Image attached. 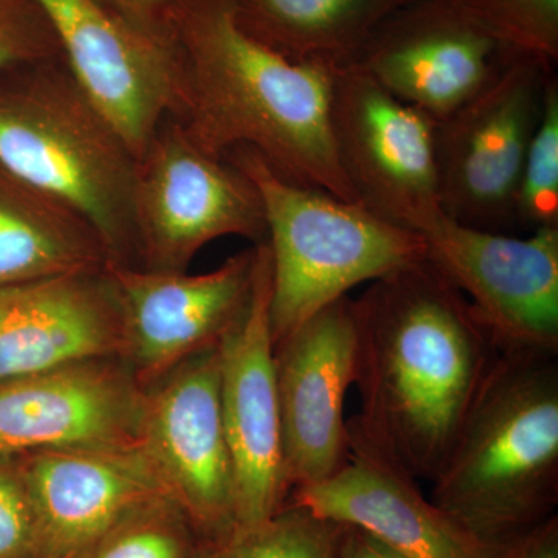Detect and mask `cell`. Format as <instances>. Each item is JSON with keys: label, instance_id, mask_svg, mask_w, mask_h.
Listing matches in <instances>:
<instances>
[{"label": "cell", "instance_id": "1", "mask_svg": "<svg viewBox=\"0 0 558 558\" xmlns=\"http://www.w3.org/2000/svg\"><path fill=\"white\" fill-rule=\"evenodd\" d=\"M354 311L360 413L349 421L414 478L433 481L501 348L427 256L369 282Z\"/></svg>", "mask_w": 558, "mask_h": 558}, {"label": "cell", "instance_id": "2", "mask_svg": "<svg viewBox=\"0 0 558 558\" xmlns=\"http://www.w3.org/2000/svg\"><path fill=\"white\" fill-rule=\"evenodd\" d=\"M180 73L178 119L205 153L256 150L300 185L359 202L330 130L333 70L282 57L241 27L236 0H179L161 25Z\"/></svg>", "mask_w": 558, "mask_h": 558}, {"label": "cell", "instance_id": "3", "mask_svg": "<svg viewBox=\"0 0 558 558\" xmlns=\"http://www.w3.org/2000/svg\"><path fill=\"white\" fill-rule=\"evenodd\" d=\"M432 498L501 548L557 515L558 352L501 349Z\"/></svg>", "mask_w": 558, "mask_h": 558}, {"label": "cell", "instance_id": "4", "mask_svg": "<svg viewBox=\"0 0 558 558\" xmlns=\"http://www.w3.org/2000/svg\"><path fill=\"white\" fill-rule=\"evenodd\" d=\"M0 168L78 213L135 267L138 159L62 58L0 75Z\"/></svg>", "mask_w": 558, "mask_h": 558}, {"label": "cell", "instance_id": "5", "mask_svg": "<svg viewBox=\"0 0 558 558\" xmlns=\"http://www.w3.org/2000/svg\"><path fill=\"white\" fill-rule=\"evenodd\" d=\"M226 159L255 183L263 202L274 344L349 290L425 258L414 231L359 202L286 179L256 150L236 148Z\"/></svg>", "mask_w": 558, "mask_h": 558}, {"label": "cell", "instance_id": "6", "mask_svg": "<svg viewBox=\"0 0 558 558\" xmlns=\"http://www.w3.org/2000/svg\"><path fill=\"white\" fill-rule=\"evenodd\" d=\"M135 233L142 269L185 271L209 242L241 236L259 244L267 226L247 174L205 153L168 117L138 160Z\"/></svg>", "mask_w": 558, "mask_h": 558}, {"label": "cell", "instance_id": "7", "mask_svg": "<svg viewBox=\"0 0 558 558\" xmlns=\"http://www.w3.org/2000/svg\"><path fill=\"white\" fill-rule=\"evenodd\" d=\"M556 68L513 54L486 86L436 123L440 209L476 229H517L521 167Z\"/></svg>", "mask_w": 558, "mask_h": 558}, {"label": "cell", "instance_id": "8", "mask_svg": "<svg viewBox=\"0 0 558 558\" xmlns=\"http://www.w3.org/2000/svg\"><path fill=\"white\" fill-rule=\"evenodd\" d=\"M62 61L140 160L154 134L180 110L178 58L167 33L102 0H33Z\"/></svg>", "mask_w": 558, "mask_h": 558}, {"label": "cell", "instance_id": "9", "mask_svg": "<svg viewBox=\"0 0 558 558\" xmlns=\"http://www.w3.org/2000/svg\"><path fill=\"white\" fill-rule=\"evenodd\" d=\"M330 130L341 170L359 204L418 233L440 209L436 121L380 86L363 70H336Z\"/></svg>", "mask_w": 558, "mask_h": 558}, {"label": "cell", "instance_id": "10", "mask_svg": "<svg viewBox=\"0 0 558 558\" xmlns=\"http://www.w3.org/2000/svg\"><path fill=\"white\" fill-rule=\"evenodd\" d=\"M417 234L425 256L464 293L499 348L558 352V227L513 236L439 213Z\"/></svg>", "mask_w": 558, "mask_h": 558}, {"label": "cell", "instance_id": "11", "mask_svg": "<svg viewBox=\"0 0 558 558\" xmlns=\"http://www.w3.org/2000/svg\"><path fill=\"white\" fill-rule=\"evenodd\" d=\"M256 248L247 306L218 344L220 411L233 459L236 529L269 520L292 494L270 330V252L266 241Z\"/></svg>", "mask_w": 558, "mask_h": 558}, {"label": "cell", "instance_id": "12", "mask_svg": "<svg viewBox=\"0 0 558 558\" xmlns=\"http://www.w3.org/2000/svg\"><path fill=\"white\" fill-rule=\"evenodd\" d=\"M140 447L172 501L223 545L236 529V486L220 411L218 347L146 391Z\"/></svg>", "mask_w": 558, "mask_h": 558}, {"label": "cell", "instance_id": "13", "mask_svg": "<svg viewBox=\"0 0 558 558\" xmlns=\"http://www.w3.org/2000/svg\"><path fill=\"white\" fill-rule=\"evenodd\" d=\"M256 259L255 244L202 275L109 264L123 319V360L142 388L218 347L247 306Z\"/></svg>", "mask_w": 558, "mask_h": 558}, {"label": "cell", "instance_id": "14", "mask_svg": "<svg viewBox=\"0 0 558 558\" xmlns=\"http://www.w3.org/2000/svg\"><path fill=\"white\" fill-rule=\"evenodd\" d=\"M146 391L120 357L0 381V457L138 449Z\"/></svg>", "mask_w": 558, "mask_h": 558}, {"label": "cell", "instance_id": "15", "mask_svg": "<svg viewBox=\"0 0 558 558\" xmlns=\"http://www.w3.org/2000/svg\"><path fill=\"white\" fill-rule=\"evenodd\" d=\"M286 469L292 492L349 459L344 402L357 377L354 299L343 296L274 344Z\"/></svg>", "mask_w": 558, "mask_h": 558}, {"label": "cell", "instance_id": "16", "mask_svg": "<svg viewBox=\"0 0 558 558\" xmlns=\"http://www.w3.org/2000/svg\"><path fill=\"white\" fill-rule=\"evenodd\" d=\"M513 54L453 0H417L385 21L352 65L439 123Z\"/></svg>", "mask_w": 558, "mask_h": 558}, {"label": "cell", "instance_id": "17", "mask_svg": "<svg viewBox=\"0 0 558 558\" xmlns=\"http://www.w3.org/2000/svg\"><path fill=\"white\" fill-rule=\"evenodd\" d=\"M349 459L330 478L296 487L289 502L357 527L402 558H495L487 545L427 498L418 480L348 421ZM502 548V546H501Z\"/></svg>", "mask_w": 558, "mask_h": 558}, {"label": "cell", "instance_id": "18", "mask_svg": "<svg viewBox=\"0 0 558 558\" xmlns=\"http://www.w3.org/2000/svg\"><path fill=\"white\" fill-rule=\"evenodd\" d=\"M20 458L40 558L78 556L135 513L171 499L142 447L43 450Z\"/></svg>", "mask_w": 558, "mask_h": 558}, {"label": "cell", "instance_id": "19", "mask_svg": "<svg viewBox=\"0 0 558 558\" xmlns=\"http://www.w3.org/2000/svg\"><path fill=\"white\" fill-rule=\"evenodd\" d=\"M123 352L108 270L0 289V381L81 360L123 359Z\"/></svg>", "mask_w": 558, "mask_h": 558}, {"label": "cell", "instance_id": "20", "mask_svg": "<svg viewBox=\"0 0 558 558\" xmlns=\"http://www.w3.org/2000/svg\"><path fill=\"white\" fill-rule=\"evenodd\" d=\"M109 264L86 219L0 168V289L97 274Z\"/></svg>", "mask_w": 558, "mask_h": 558}, {"label": "cell", "instance_id": "21", "mask_svg": "<svg viewBox=\"0 0 558 558\" xmlns=\"http://www.w3.org/2000/svg\"><path fill=\"white\" fill-rule=\"evenodd\" d=\"M417 0H236L241 27L289 60L329 70L357 61L377 28Z\"/></svg>", "mask_w": 558, "mask_h": 558}, {"label": "cell", "instance_id": "22", "mask_svg": "<svg viewBox=\"0 0 558 558\" xmlns=\"http://www.w3.org/2000/svg\"><path fill=\"white\" fill-rule=\"evenodd\" d=\"M344 526L288 502L269 520L234 529L223 558H339Z\"/></svg>", "mask_w": 558, "mask_h": 558}, {"label": "cell", "instance_id": "23", "mask_svg": "<svg viewBox=\"0 0 558 558\" xmlns=\"http://www.w3.org/2000/svg\"><path fill=\"white\" fill-rule=\"evenodd\" d=\"M515 220L520 229L558 227V81L546 84L545 100L534 135L529 142L519 189Z\"/></svg>", "mask_w": 558, "mask_h": 558}, {"label": "cell", "instance_id": "24", "mask_svg": "<svg viewBox=\"0 0 558 558\" xmlns=\"http://www.w3.org/2000/svg\"><path fill=\"white\" fill-rule=\"evenodd\" d=\"M510 53L556 68L558 0H453Z\"/></svg>", "mask_w": 558, "mask_h": 558}, {"label": "cell", "instance_id": "25", "mask_svg": "<svg viewBox=\"0 0 558 558\" xmlns=\"http://www.w3.org/2000/svg\"><path fill=\"white\" fill-rule=\"evenodd\" d=\"M189 517L161 499L102 535L73 558H190Z\"/></svg>", "mask_w": 558, "mask_h": 558}, {"label": "cell", "instance_id": "26", "mask_svg": "<svg viewBox=\"0 0 558 558\" xmlns=\"http://www.w3.org/2000/svg\"><path fill=\"white\" fill-rule=\"evenodd\" d=\"M57 58L60 46L33 0H0V75Z\"/></svg>", "mask_w": 558, "mask_h": 558}, {"label": "cell", "instance_id": "27", "mask_svg": "<svg viewBox=\"0 0 558 558\" xmlns=\"http://www.w3.org/2000/svg\"><path fill=\"white\" fill-rule=\"evenodd\" d=\"M0 558H40L35 510L13 457H0Z\"/></svg>", "mask_w": 558, "mask_h": 558}, {"label": "cell", "instance_id": "28", "mask_svg": "<svg viewBox=\"0 0 558 558\" xmlns=\"http://www.w3.org/2000/svg\"><path fill=\"white\" fill-rule=\"evenodd\" d=\"M495 558H558L557 515L499 548Z\"/></svg>", "mask_w": 558, "mask_h": 558}, {"label": "cell", "instance_id": "29", "mask_svg": "<svg viewBox=\"0 0 558 558\" xmlns=\"http://www.w3.org/2000/svg\"><path fill=\"white\" fill-rule=\"evenodd\" d=\"M339 558H402L357 527L344 526Z\"/></svg>", "mask_w": 558, "mask_h": 558}, {"label": "cell", "instance_id": "30", "mask_svg": "<svg viewBox=\"0 0 558 558\" xmlns=\"http://www.w3.org/2000/svg\"><path fill=\"white\" fill-rule=\"evenodd\" d=\"M120 7V13L140 24L149 25V27H160L156 21V14L159 10L167 9L172 0H116Z\"/></svg>", "mask_w": 558, "mask_h": 558}, {"label": "cell", "instance_id": "31", "mask_svg": "<svg viewBox=\"0 0 558 558\" xmlns=\"http://www.w3.org/2000/svg\"><path fill=\"white\" fill-rule=\"evenodd\" d=\"M190 558H223L222 545H215L211 548L202 549L194 553Z\"/></svg>", "mask_w": 558, "mask_h": 558}]
</instances>
